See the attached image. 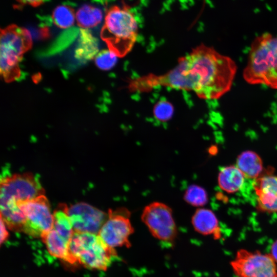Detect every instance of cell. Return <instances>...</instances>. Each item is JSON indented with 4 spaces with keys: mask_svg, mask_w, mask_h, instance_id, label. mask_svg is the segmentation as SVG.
<instances>
[{
    "mask_svg": "<svg viewBox=\"0 0 277 277\" xmlns=\"http://www.w3.org/2000/svg\"><path fill=\"white\" fill-rule=\"evenodd\" d=\"M237 71L235 62L203 44L178 60L169 71L171 88L192 91L204 100H217L230 91Z\"/></svg>",
    "mask_w": 277,
    "mask_h": 277,
    "instance_id": "cell-1",
    "label": "cell"
},
{
    "mask_svg": "<svg viewBox=\"0 0 277 277\" xmlns=\"http://www.w3.org/2000/svg\"><path fill=\"white\" fill-rule=\"evenodd\" d=\"M42 194H45V190L32 173L9 174L1 177V218L8 228L22 231L25 216L19 204Z\"/></svg>",
    "mask_w": 277,
    "mask_h": 277,
    "instance_id": "cell-2",
    "label": "cell"
},
{
    "mask_svg": "<svg viewBox=\"0 0 277 277\" xmlns=\"http://www.w3.org/2000/svg\"><path fill=\"white\" fill-rule=\"evenodd\" d=\"M243 76L249 84L277 89V36L265 33L254 39Z\"/></svg>",
    "mask_w": 277,
    "mask_h": 277,
    "instance_id": "cell-3",
    "label": "cell"
},
{
    "mask_svg": "<svg viewBox=\"0 0 277 277\" xmlns=\"http://www.w3.org/2000/svg\"><path fill=\"white\" fill-rule=\"evenodd\" d=\"M137 34V22L130 6L124 2L107 10L101 37L117 56L124 57L131 50Z\"/></svg>",
    "mask_w": 277,
    "mask_h": 277,
    "instance_id": "cell-4",
    "label": "cell"
},
{
    "mask_svg": "<svg viewBox=\"0 0 277 277\" xmlns=\"http://www.w3.org/2000/svg\"><path fill=\"white\" fill-rule=\"evenodd\" d=\"M1 75L6 82L19 80L22 76L19 64L24 54L32 47L29 31L11 25L1 30Z\"/></svg>",
    "mask_w": 277,
    "mask_h": 277,
    "instance_id": "cell-5",
    "label": "cell"
},
{
    "mask_svg": "<svg viewBox=\"0 0 277 277\" xmlns=\"http://www.w3.org/2000/svg\"><path fill=\"white\" fill-rule=\"evenodd\" d=\"M72 264L86 268L106 270L116 256L114 248L108 245L97 234L74 231L69 245Z\"/></svg>",
    "mask_w": 277,
    "mask_h": 277,
    "instance_id": "cell-6",
    "label": "cell"
},
{
    "mask_svg": "<svg viewBox=\"0 0 277 277\" xmlns=\"http://www.w3.org/2000/svg\"><path fill=\"white\" fill-rule=\"evenodd\" d=\"M141 220L154 238L165 243H174L177 230L172 210L168 205L159 202L148 204L142 212Z\"/></svg>",
    "mask_w": 277,
    "mask_h": 277,
    "instance_id": "cell-7",
    "label": "cell"
},
{
    "mask_svg": "<svg viewBox=\"0 0 277 277\" xmlns=\"http://www.w3.org/2000/svg\"><path fill=\"white\" fill-rule=\"evenodd\" d=\"M237 277H277L276 263L270 254L241 249L230 262Z\"/></svg>",
    "mask_w": 277,
    "mask_h": 277,
    "instance_id": "cell-8",
    "label": "cell"
},
{
    "mask_svg": "<svg viewBox=\"0 0 277 277\" xmlns=\"http://www.w3.org/2000/svg\"><path fill=\"white\" fill-rule=\"evenodd\" d=\"M19 206L25 216L22 232L33 237L41 238L52 229L53 216L45 194L23 202Z\"/></svg>",
    "mask_w": 277,
    "mask_h": 277,
    "instance_id": "cell-9",
    "label": "cell"
},
{
    "mask_svg": "<svg viewBox=\"0 0 277 277\" xmlns=\"http://www.w3.org/2000/svg\"><path fill=\"white\" fill-rule=\"evenodd\" d=\"M130 213L125 208L110 209L108 217L98 232V235L109 246L129 247L130 236L134 228L130 220Z\"/></svg>",
    "mask_w": 277,
    "mask_h": 277,
    "instance_id": "cell-10",
    "label": "cell"
},
{
    "mask_svg": "<svg viewBox=\"0 0 277 277\" xmlns=\"http://www.w3.org/2000/svg\"><path fill=\"white\" fill-rule=\"evenodd\" d=\"M67 212L75 232L98 234L108 217V214L83 202L67 206Z\"/></svg>",
    "mask_w": 277,
    "mask_h": 277,
    "instance_id": "cell-11",
    "label": "cell"
},
{
    "mask_svg": "<svg viewBox=\"0 0 277 277\" xmlns=\"http://www.w3.org/2000/svg\"><path fill=\"white\" fill-rule=\"evenodd\" d=\"M254 189L259 208L267 212H277V176L257 178Z\"/></svg>",
    "mask_w": 277,
    "mask_h": 277,
    "instance_id": "cell-12",
    "label": "cell"
},
{
    "mask_svg": "<svg viewBox=\"0 0 277 277\" xmlns=\"http://www.w3.org/2000/svg\"><path fill=\"white\" fill-rule=\"evenodd\" d=\"M194 229L203 235H213L215 238L220 237V228L217 217L210 210L199 208L191 219Z\"/></svg>",
    "mask_w": 277,
    "mask_h": 277,
    "instance_id": "cell-13",
    "label": "cell"
},
{
    "mask_svg": "<svg viewBox=\"0 0 277 277\" xmlns=\"http://www.w3.org/2000/svg\"><path fill=\"white\" fill-rule=\"evenodd\" d=\"M41 238L50 255L72 264L69 250V241L53 228L44 234Z\"/></svg>",
    "mask_w": 277,
    "mask_h": 277,
    "instance_id": "cell-14",
    "label": "cell"
},
{
    "mask_svg": "<svg viewBox=\"0 0 277 277\" xmlns=\"http://www.w3.org/2000/svg\"><path fill=\"white\" fill-rule=\"evenodd\" d=\"M245 177L237 166H227L220 170L218 175V184L223 190L228 193H234L242 188Z\"/></svg>",
    "mask_w": 277,
    "mask_h": 277,
    "instance_id": "cell-15",
    "label": "cell"
},
{
    "mask_svg": "<svg viewBox=\"0 0 277 277\" xmlns=\"http://www.w3.org/2000/svg\"><path fill=\"white\" fill-rule=\"evenodd\" d=\"M98 42L86 29L81 31L80 38L75 50L74 55L78 62L85 63L92 59L98 53Z\"/></svg>",
    "mask_w": 277,
    "mask_h": 277,
    "instance_id": "cell-16",
    "label": "cell"
},
{
    "mask_svg": "<svg viewBox=\"0 0 277 277\" xmlns=\"http://www.w3.org/2000/svg\"><path fill=\"white\" fill-rule=\"evenodd\" d=\"M237 167L245 177L258 178L263 171V163L260 157L252 151H246L237 159Z\"/></svg>",
    "mask_w": 277,
    "mask_h": 277,
    "instance_id": "cell-17",
    "label": "cell"
},
{
    "mask_svg": "<svg viewBox=\"0 0 277 277\" xmlns=\"http://www.w3.org/2000/svg\"><path fill=\"white\" fill-rule=\"evenodd\" d=\"M78 25L86 29L95 27L103 19V13L98 7L85 5L78 9L75 13Z\"/></svg>",
    "mask_w": 277,
    "mask_h": 277,
    "instance_id": "cell-18",
    "label": "cell"
},
{
    "mask_svg": "<svg viewBox=\"0 0 277 277\" xmlns=\"http://www.w3.org/2000/svg\"><path fill=\"white\" fill-rule=\"evenodd\" d=\"M67 206L60 205L53 213V229L65 239L70 242L74 231L67 212Z\"/></svg>",
    "mask_w": 277,
    "mask_h": 277,
    "instance_id": "cell-19",
    "label": "cell"
},
{
    "mask_svg": "<svg viewBox=\"0 0 277 277\" xmlns=\"http://www.w3.org/2000/svg\"><path fill=\"white\" fill-rule=\"evenodd\" d=\"M52 17L54 24L62 29L71 27L76 20L74 10L70 7L66 5L57 6L54 10Z\"/></svg>",
    "mask_w": 277,
    "mask_h": 277,
    "instance_id": "cell-20",
    "label": "cell"
},
{
    "mask_svg": "<svg viewBox=\"0 0 277 277\" xmlns=\"http://www.w3.org/2000/svg\"><path fill=\"white\" fill-rule=\"evenodd\" d=\"M184 199L189 204L200 207L205 205L208 202L207 192L202 187L197 185H190L186 190Z\"/></svg>",
    "mask_w": 277,
    "mask_h": 277,
    "instance_id": "cell-21",
    "label": "cell"
},
{
    "mask_svg": "<svg viewBox=\"0 0 277 277\" xmlns=\"http://www.w3.org/2000/svg\"><path fill=\"white\" fill-rule=\"evenodd\" d=\"M116 54L112 51L104 50L98 52L95 57L97 67L104 70H108L114 67L117 61Z\"/></svg>",
    "mask_w": 277,
    "mask_h": 277,
    "instance_id": "cell-22",
    "label": "cell"
},
{
    "mask_svg": "<svg viewBox=\"0 0 277 277\" xmlns=\"http://www.w3.org/2000/svg\"><path fill=\"white\" fill-rule=\"evenodd\" d=\"M173 107L169 101L163 100L157 102L153 108L155 118L162 122L168 121L173 114Z\"/></svg>",
    "mask_w": 277,
    "mask_h": 277,
    "instance_id": "cell-23",
    "label": "cell"
},
{
    "mask_svg": "<svg viewBox=\"0 0 277 277\" xmlns=\"http://www.w3.org/2000/svg\"><path fill=\"white\" fill-rule=\"evenodd\" d=\"M7 226L2 219L1 218V244L5 242L8 237V231L7 230Z\"/></svg>",
    "mask_w": 277,
    "mask_h": 277,
    "instance_id": "cell-24",
    "label": "cell"
},
{
    "mask_svg": "<svg viewBox=\"0 0 277 277\" xmlns=\"http://www.w3.org/2000/svg\"><path fill=\"white\" fill-rule=\"evenodd\" d=\"M16 1L21 4L30 5L31 6H39L44 1V0H16Z\"/></svg>",
    "mask_w": 277,
    "mask_h": 277,
    "instance_id": "cell-25",
    "label": "cell"
},
{
    "mask_svg": "<svg viewBox=\"0 0 277 277\" xmlns=\"http://www.w3.org/2000/svg\"><path fill=\"white\" fill-rule=\"evenodd\" d=\"M269 254L277 264V240L272 244Z\"/></svg>",
    "mask_w": 277,
    "mask_h": 277,
    "instance_id": "cell-26",
    "label": "cell"
}]
</instances>
